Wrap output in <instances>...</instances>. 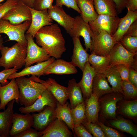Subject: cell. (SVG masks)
<instances>
[{
  "instance_id": "obj_1",
  "label": "cell",
  "mask_w": 137,
  "mask_h": 137,
  "mask_svg": "<svg viewBox=\"0 0 137 137\" xmlns=\"http://www.w3.org/2000/svg\"><path fill=\"white\" fill-rule=\"evenodd\" d=\"M34 38L36 44L46 50L50 56L59 59L66 50L65 39L57 24L43 27L37 32Z\"/></svg>"
},
{
  "instance_id": "obj_2",
  "label": "cell",
  "mask_w": 137,
  "mask_h": 137,
  "mask_svg": "<svg viewBox=\"0 0 137 137\" xmlns=\"http://www.w3.org/2000/svg\"><path fill=\"white\" fill-rule=\"evenodd\" d=\"M19 90V102L27 107L32 105L47 88L42 83L24 76L15 79Z\"/></svg>"
},
{
  "instance_id": "obj_3",
  "label": "cell",
  "mask_w": 137,
  "mask_h": 137,
  "mask_svg": "<svg viewBox=\"0 0 137 137\" xmlns=\"http://www.w3.org/2000/svg\"><path fill=\"white\" fill-rule=\"evenodd\" d=\"M1 52L0 66L5 69H18L25 65L27 47L17 42L11 47L4 46Z\"/></svg>"
},
{
  "instance_id": "obj_4",
  "label": "cell",
  "mask_w": 137,
  "mask_h": 137,
  "mask_svg": "<svg viewBox=\"0 0 137 137\" xmlns=\"http://www.w3.org/2000/svg\"><path fill=\"white\" fill-rule=\"evenodd\" d=\"M31 20L25 21L18 25L11 24L8 20L0 19V35L1 33L6 35L10 40L15 41L27 47V42L25 33L30 25Z\"/></svg>"
},
{
  "instance_id": "obj_5",
  "label": "cell",
  "mask_w": 137,
  "mask_h": 137,
  "mask_svg": "<svg viewBox=\"0 0 137 137\" xmlns=\"http://www.w3.org/2000/svg\"><path fill=\"white\" fill-rule=\"evenodd\" d=\"M137 54L128 50L119 41L114 45L108 56L110 67L122 64L137 71Z\"/></svg>"
},
{
  "instance_id": "obj_6",
  "label": "cell",
  "mask_w": 137,
  "mask_h": 137,
  "mask_svg": "<svg viewBox=\"0 0 137 137\" xmlns=\"http://www.w3.org/2000/svg\"><path fill=\"white\" fill-rule=\"evenodd\" d=\"M116 43L112 36L104 30L97 33L91 31V53L100 56H108Z\"/></svg>"
},
{
  "instance_id": "obj_7",
  "label": "cell",
  "mask_w": 137,
  "mask_h": 137,
  "mask_svg": "<svg viewBox=\"0 0 137 137\" xmlns=\"http://www.w3.org/2000/svg\"><path fill=\"white\" fill-rule=\"evenodd\" d=\"M25 37L27 45L25 67L36 63H38L46 61L50 58L51 56L47 51L36 43L31 35L26 33Z\"/></svg>"
},
{
  "instance_id": "obj_8",
  "label": "cell",
  "mask_w": 137,
  "mask_h": 137,
  "mask_svg": "<svg viewBox=\"0 0 137 137\" xmlns=\"http://www.w3.org/2000/svg\"><path fill=\"white\" fill-rule=\"evenodd\" d=\"M120 18L106 15H98L94 20L88 23L91 31L94 33L104 30L112 36L116 30Z\"/></svg>"
},
{
  "instance_id": "obj_9",
  "label": "cell",
  "mask_w": 137,
  "mask_h": 137,
  "mask_svg": "<svg viewBox=\"0 0 137 137\" xmlns=\"http://www.w3.org/2000/svg\"><path fill=\"white\" fill-rule=\"evenodd\" d=\"M74 18L73 27L68 33L72 38L82 37L84 40L85 50L87 51L90 49L91 52V30L89 23L85 22L80 15L77 16Z\"/></svg>"
},
{
  "instance_id": "obj_10",
  "label": "cell",
  "mask_w": 137,
  "mask_h": 137,
  "mask_svg": "<svg viewBox=\"0 0 137 137\" xmlns=\"http://www.w3.org/2000/svg\"><path fill=\"white\" fill-rule=\"evenodd\" d=\"M8 20L11 24L18 25L31 20V15L29 7L18 0L16 5L10 10L2 18Z\"/></svg>"
},
{
  "instance_id": "obj_11",
  "label": "cell",
  "mask_w": 137,
  "mask_h": 137,
  "mask_svg": "<svg viewBox=\"0 0 137 137\" xmlns=\"http://www.w3.org/2000/svg\"><path fill=\"white\" fill-rule=\"evenodd\" d=\"M29 8L31 15V22L26 33L34 38L37 32L42 28L53 24V20L49 16L47 9L39 11Z\"/></svg>"
},
{
  "instance_id": "obj_12",
  "label": "cell",
  "mask_w": 137,
  "mask_h": 137,
  "mask_svg": "<svg viewBox=\"0 0 137 137\" xmlns=\"http://www.w3.org/2000/svg\"><path fill=\"white\" fill-rule=\"evenodd\" d=\"M57 101L47 88L32 105L27 107H21L19 110L21 113L25 114L40 112L47 106L55 108Z\"/></svg>"
},
{
  "instance_id": "obj_13",
  "label": "cell",
  "mask_w": 137,
  "mask_h": 137,
  "mask_svg": "<svg viewBox=\"0 0 137 137\" xmlns=\"http://www.w3.org/2000/svg\"><path fill=\"white\" fill-rule=\"evenodd\" d=\"M30 78L45 85L60 104L63 105L67 102L68 99L67 87L60 85L54 79L51 78L45 81L35 76H32Z\"/></svg>"
},
{
  "instance_id": "obj_14",
  "label": "cell",
  "mask_w": 137,
  "mask_h": 137,
  "mask_svg": "<svg viewBox=\"0 0 137 137\" xmlns=\"http://www.w3.org/2000/svg\"><path fill=\"white\" fill-rule=\"evenodd\" d=\"M19 88L15 79H11L5 85L0 83V110L5 109L8 104L13 99L19 104Z\"/></svg>"
},
{
  "instance_id": "obj_15",
  "label": "cell",
  "mask_w": 137,
  "mask_h": 137,
  "mask_svg": "<svg viewBox=\"0 0 137 137\" xmlns=\"http://www.w3.org/2000/svg\"><path fill=\"white\" fill-rule=\"evenodd\" d=\"M33 124L32 114L27 113L23 115L14 113L9 131L10 136L15 137L25 130L32 127Z\"/></svg>"
},
{
  "instance_id": "obj_16",
  "label": "cell",
  "mask_w": 137,
  "mask_h": 137,
  "mask_svg": "<svg viewBox=\"0 0 137 137\" xmlns=\"http://www.w3.org/2000/svg\"><path fill=\"white\" fill-rule=\"evenodd\" d=\"M55 108L47 106L39 113L32 114L33 124L32 127L39 131L45 130L56 118Z\"/></svg>"
},
{
  "instance_id": "obj_17",
  "label": "cell",
  "mask_w": 137,
  "mask_h": 137,
  "mask_svg": "<svg viewBox=\"0 0 137 137\" xmlns=\"http://www.w3.org/2000/svg\"><path fill=\"white\" fill-rule=\"evenodd\" d=\"M123 95L121 93L112 92L104 97L101 104L102 114L104 116L109 118H115L116 104L122 99Z\"/></svg>"
},
{
  "instance_id": "obj_18",
  "label": "cell",
  "mask_w": 137,
  "mask_h": 137,
  "mask_svg": "<svg viewBox=\"0 0 137 137\" xmlns=\"http://www.w3.org/2000/svg\"><path fill=\"white\" fill-rule=\"evenodd\" d=\"M47 11L50 18L63 27L68 33L73 27L74 18L67 14L62 7L56 5L48 9Z\"/></svg>"
},
{
  "instance_id": "obj_19",
  "label": "cell",
  "mask_w": 137,
  "mask_h": 137,
  "mask_svg": "<svg viewBox=\"0 0 137 137\" xmlns=\"http://www.w3.org/2000/svg\"><path fill=\"white\" fill-rule=\"evenodd\" d=\"M63 121L56 118L43 131L41 137H72L73 133Z\"/></svg>"
},
{
  "instance_id": "obj_20",
  "label": "cell",
  "mask_w": 137,
  "mask_h": 137,
  "mask_svg": "<svg viewBox=\"0 0 137 137\" xmlns=\"http://www.w3.org/2000/svg\"><path fill=\"white\" fill-rule=\"evenodd\" d=\"M82 71V79L78 83L85 101L89 98L92 93L93 80L96 73L89 61L85 64Z\"/></svg>"
},
{
  "instance_id": "obj_21",
  "label": "cell",
  "mask_w": 137,
  "mask_h": 137,
  "mask_svg": "<svg viewBox=\"0 0 137 137\" xmlns=\"http://www.w3.org/2000/svg\"><path fill=\"white\" fill-rule=\"evenodd\" d=\"M77 71L76 67L71 62L57 59L51 63L45 70L44 75L55 74L66 75L76 74Z\"/></svg>"
},
{
  "instance_id": "obj_22",
  "label": "cell",
  "mask_w": 137,
  "mask_h": 137,
  "mask_svg": "<svg viewBox=\"0 0 137 137\" xmlns=\"http://www.w3.org/2000/svg\"><path fill=\"white\" fill-rule=\"evenodd\" d=\"M55 60V58L52 57L46 61L38 63L33 66L25 67L20 72H16L12 74L9 76L8 79H16L29 75L35 76L39 78L41 76L44 75L45 71L47 67Z\"/></svg>"
},
{
  "instance_id": "obj_23",
  "label": "cell",
  "mask_w": 137,
  "mask_h": 137,
  "mask_svg": "<svg viewBox=\"0 0 137 137\" xmlns=\"http://www.w3.org/2000/svg\"><path fill=\"white\" fill-rule=\"evenodd\" d=\"M72 38L74 48L71 62L74 66L78 67L82 71L85 63L89 61L90 55L82 46L79 37Z\"/></svg>"
},
{
  "instance_id": "obj_24",
  "label": "cell",
  "mask_w": 137,
  "mask_h": 137,
  "mask_svg": "<svg viewBox=\"0 0 137 137\" xmlns=\"http://www.w3.org/2000/svg\"><path fill=\"white\" fill-rule=\"evenodd\" d=\"M15 100L13 99L7 105L6 109L0 112V135L1 137L10 136V129L13 115V105Z\"/></svg>"
},
{
  "instance_id": "obj_25",
  "label": "cell",
  "mask_w": 137,
  "mask_h": 137,
  "mask_svg": "<svg viewBox=\"0 0 137 137\" xmlns=\"http://www.w3.org/2000/svg\"><path fill=\"white\" fill-rule=\"evenodd\" d=\"M137 19V10L128 11L126 15L120 18L116 31L112 36L116 42L119 41L124 36L132 24Z\"/></svg>"
},
{
  "instance_id": "obj_26",
  "label": "cell",
  "mask_w": 137,
  "mask_h": 137,
  "mask_svg": "<svg viewBox=\"0 0 137 137\" xmlns=\"http://www.w3.org/2000/svg\"><path fill=\"white\" fill-rule=\"evenodd\" d=\"M98 99L92 92L89 98L84 101L86 121L94 124L98 123V114L99 110Z\"/></svg>"
},
{
  "instance_id": "obj_27",
  "label": "cell",
  "mask_w": 137,
  "mask_h": 137,
  "mask_svg": "<svg viewBox=\"0 0 137 137\" xmlns=\"http://www.w3.org/2000/svg\"><path fill=\"white\" fill-rule=\"evenodd\" d=\"M92 92L99 98L113 92L106 77L103 74H95L93 80Z\"/></svg>"
},
{
  "instance_id": "obj_28",
  "label": "cell",
  "mask_w": 137,
  "mask_h": 137,
  "mask_svg": "<svg viewBox=\"0 0 137 137\" xmlns=\"http://www.w3.org/2000/svg\"><path fill=\"white\" fill-rule=\"evenodd\" d=\"M67 88L71 109L84 101L80 87L75 79H72L69 81Z\"/></svg>"
},
{
  "instance_id": "obj_29",
  "label": "cell",
  "mask_w": 137,
  "mask_h": 137,
  "mask_svg": "<svg viewBox=\"0 0 137 137\" xmlns=\"http://www.w3.org/2000/svg\"><path fill=\"white\" fill-rule=\"evenodd\" d=\"M77 5L81 11L80 16L85 22L94 20L98 14L96 12L93 0H77Z\"/></svg>"
},
{
  "instance_id": "obj_30",
  "label": "cell",
  "mask_w": 137,
  "mask_h": 137,
  "mask_svg": "<svg viewBox=\"0 0 137 137\" xmlns=\"http://www.w3.org/2000/svg\"><path fill=\"white\" fill-rule=\"evenodd\" d=\"M95 11L98 15L118 16L116 7L112 0H93Z\"/></svg>"
},
{
  "instance_id": "obj_31",
  "label": "cell",
  "mask_w": 137,
  "mask_h": 137,
  "mask_svg": "<svg viewBox=\"0 0 137 137\" xmlns=\"http://www.w3.org/2000/svg\"><path fill=\"white\" fill-rule=\"evenodd\" d=\"M89 62L96 74H103L110 67L108 56H100L91 53L89 56Z\"/></svg>"
},
{
  "instance_id": "obj_32",
  "label": "cell",
  "mask_w": 137,
  "mask_h": 137,
  "mask_svg": "<svg viewBox=\"0 0 137 137\" xmlns=\"http://www.w3.org/2000/svg\"><path fill=\"white\" fill-rule=\"evenodd\" d=\"M55 111L56 118L64 122L72 131L73 135L74 125L70 104L66 102L62 105L57 101Z\"/></svg>"
},
{
  "instance_id": "obj_33",
  "label": "cell",
  "mask_w": 137,
  "mask_h": 137,
  "mask_svg": "<svg viewBox=\"0 0 137 137\" xmlns=\"http://www.w3.org/2000/svg\"><path fill=\"white\" fill-rule=\"evenodd\" d=\"M103 74L112 86V92L121 93L123 95L121 85L122 80L116 66L110 67Z\"/></svg>"
},
{
  "instance_id": "obj_34",
  "label": "cell",
  "mask_w": 137,
  "mask_h": 137,
  "mask_svg": "<svg viewBox=\"0 0 137 137\" xmlns=\"http://www.w3.org/2000/svg\"><path fill=\"white\" fill-rule=\"evenodd\" d=\"M110 124L121 131L129 133L135 137L137 136L136 128L132 123L122 118H118L111 121Z\"/></svg>"
},
{
  "instance_id": "obj_35",
  "label": "cell",
  "mask_w": 137,
  "mask_h": 137,
  "mask_svg": "<svg viewBox=\"0 0 137 137\" xmlns=\"http://www.w3.org/2000/svg\"><path fill=\"white\" fill-rule=\"evenodd\" d=\"M71 111L74 125L81 123L85 121L84 101L78 104L74 108L71 109Z\"/></svg>"
},
{
  "instance_id": "obj_36",
  "label": "cell",
  "mask_w": 137,
  "mask_h": 137,
  "mask_svg": "<svg viewBox=\"0 0 137 137\" xmlns=\"http://www.w3.org/2000/svg\"><path fill=\"white\" fill-rule=\"evenodd\" d=\"M122 113L131 117H134L137 115V100H135L125 102L121 109Z\"/></svg>"
},
{
  "instance_id": "obj_37",
  "label": "cell",
  "mask_w": 137,
  "mask_h": 137,
  "mask_svg": "<svg viewBox=\"0 0 137 137\" xmlns=\"http://www.w3.org/2000/svg\"><path fill=\"white\" fill-rule=\"evenodd\" d=\"M119 41L128 50L137 54V37L124 36Z\"/></svg>"
},
{
  "instance_id": "obj_38",
  "label": "cell",
  "mask_w": 137,
  "mask_h": 137,
  "mask_svg": "<svg viewBox=\"0 0 137 137\" xmlns=\"http://www.w3.org/2000/svg\"><path fill=\"white\" fill-rule=\"evenodd\" d=\"M121 85L123 95L129 98L135 99L137 96V87L128 80H122Z\"/></svg>"
},
{
  "instance_id": "obj_39",
  "label": "cell",
  "mask_w": 137,
  "mask_h": 137,
  "mask_svg": "<svg viewBox=\"0 0 137 137\" xmlns=\"http://www.w3.org/2000/svg\"><path fill=\"white\" fill-rule=\"evenodd\" d=\"M93 136L106 137L101 129L97 124L85 121L81 123Z\"/></svg>"
},
{
  "instance_id": "obj_40",
  "label": "cell",
  "mask_w": 137,
  "mask_h": 137,
  "mask_svg": "<svg viewBox=\"0 0 137 137\" xmlns=\"http://www.w3.org/2000/svg\"><path fill=\"white\" fill-rule=\"evenodd\" d=\"M73 136L78 137H92L90 133L82 123L74 125Z\"/></svg>"
},
{
  "instance_id": "obj_41",
  "label": "cell",
  "mask_w": 137,
  "mask_h": 137,
  "mask_svg": "<svg viewBox=\"0 0 137 137\" xmlns=\"http://www.w3.org/2000/svg\"><path fill=\"white\" fill-rule=\"evenodd\" d=\"M54 0H35L33 8L39 11L52 8Z\"/></svg>"
},
{
  "instance_id": "obj_42",
  "label": "cell",
  "mask_w": 137,
  "mask_h": 137,
  "mask_svg": "<svg viewBox=\"0 0 137 137\" xmlns=\"http://www.w3.org/2000/svg\"><path fill=\"white\" fill-rule=\"evenodd\" d=\"M18 0H7L0 6V19L17 5Z\"/></svg>"
},
{
  "instance_id": "obj_43",
  "label": "cell",
  "mask_w": 137,
  "mask_h": 137,
  "mask_svg": "<svg viewBox=\"0 0 137 137\" xmlns=\"http://www.w3.org/2000/svg\"><path fill=\"white\" fill-rule=\"evenodd\" d=\"M56 5L61 7L65 6L71 8L80 14L81 11L77 5V0H56Z\"/></svg>"
},
{
  "instance_id": "obj_44",
  "label": "cell",
  "mask_w": 137,
  "mask_h": 137,
  "mask_svg": "<svg viewBox=\"0 0 137 137\" xmlns=\"http://www.w3.org/2000/svg\"><path fill=\"white\" fill-rule=\"evenodd\" d=\"M100 126L106 137H121L122 135L117 131L110 127L107 126L101 123H97Z\"/></svg>"
},
{
  "instance_id": "obj_45",
  "label": "cell",
  "mask_w": 137,
  "mask_h": 137,
  "mask_svg": "<svg viewBox=\"0 0 137 137\" xmlns=\"http://www.w3.org/2000/svg\"><path fill=\"white\" fill-rule=\"evenodd\" d=\"M43 131H38L31 127L25 130L15 137H41Z\"/></svg>"
},
{
  "instance_id": "obj_46",
  "label": "cell",
  "mask_w": 137,
  "mask_h": 137,
  "mask_svg": "<svg viewBox=\"0 0 137 137\" xmlns=\"http://www.w3.org/2000/svg\"><path fill=\"white\" fill-rule=\"evenodd\" d=\"M17 71L18 69L16 68H13L5 69L0 72V83L2 85L7 84L9 82L7 80L9 76Z\"/></svg>"
},
{
  "instance_id": "obj_47",
  "label": "cell",
  "mask_w": 137,
  "mask_h": 137,
  "mask_svg": "<svg viewBox=\"0 0 137 137\" xmlns=\"http://www.w3.org/2000/svg\"><path fill=\"white\" fill-rule=\"evenodd\" d=\"M122 80H128L129 66L124 64L116 65Z\"/></svg>"
},
{
  "instance_id": "obj_48",
  "label": "cell",
  "mask_w": 137,
  "mask_h": 137,
  "mask_svg": "<svg viewBox=\"0 0 137 137\" xmlns=\"http://www.w3.org/2000/svg\"><path fill=\"white\" fill-rule=\"evenodd\" d=\"M128 80L137 87V71L130 67Z\"/></svg>"
},
{
  "instance_id": "obj_49",
  "label": "cell",
  "mask_w": 137,
  "mask_h": 137,
  "mask_svg": "<svg viewBox=\"0 0 137 137\" xmlns=\"http://www.w3.org/2000/svg\"><path fill=\"white\" fill-rule=\"evenodd\" d=\"M115 3L116 7L118 14L121 13L126 8L129 0H112Z\"/></svg>"
},
{
  "instance_id": "obj_50",
  "label": "cell",
  "mask_w": 137,
  "mask_h": 137,
  "mask_svg": "<svg viewBox=\"0 0 137 137\" xmlns=\"http://www.w3.org/2000/svg\"><path fill=\"white\" fill-rule=\"evenodd\" d=\"M124 36L137 37V19L131 25Z\"/></svg>"
},
{
  "instance_id": "obj_51",
  "label": "cell",
  "mask_w": 137,
  "mask_h": 137,
  "mask_svg": "<svg viewBox=\"0 0 137 137\" xmlns=\"http://www.w3.org/2000/svg\"><path fill=\"white\" fill-rule=\"evenodd\" d=\"M126 8L128 11H134L137 10V0H129Z\"/></svg>"
},
{
  "instance_id": "obj_52",
  "label": "cell",
  "mask_w": 137,
  "mask_h": 137,
  "mask_svg": "<svg viewBox=\"0 0 137 137\" xmlns=\"http://www.w3.org/2000/svg\"><path fill=\"white\" fill-rule=\"evenodd\" d=\"M25 5L31 8H33L35 0H20Z\"/></svg>"
},
{
  "instance_id": "obj_53",
  "label": "cell",
  "mask_w": 137,
  "mask_h": 137,
  "mask_svg": "<svg viewBox=\"0 0 137 137\" xmlns=\"http://www.w3.org/2000/svg\"><path fill=\"white\" fill-rule=\"evenodd\" d=\"M3 39L1 35H0V51L4 46L3 45Z\"/></svg>"
},
{
  "instance_id": "obj_54",
  "label": "cell",
  "mask_w": 137,
  "mask_h": 137,
  "mask_svg": "<svg viewBox=\"0 0 137 137\" xmlns=\"http://www.w3.org/2000/svg\"><path fill=\"white\" fill-rule=\"evenodd\" d=\"M5 0H0V6L1 5H2V4L1 3L4 1Z\"/></svg>"
},
{
  "instance_id": "obj_55",
  "label": "cell",
  "mask_w": 137,
  "mask_h": 137,
  "mask_svg": "<svg viewBox=\"0 0 137 137\" xmlns=\"http://www.w3.org/2000/svg\"><path fill=\"white\" fill-rule=\"evenodd\" d=\"M0 137H1V136L0 135Z\"/></svg>"
}]
</instances>
